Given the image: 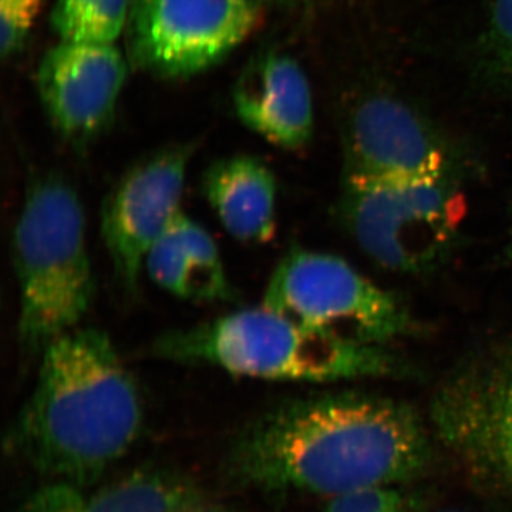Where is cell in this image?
Returning a JSON list of instances; mask_svg holds the SVG:
<instances>
[{"label": "cell", "mask_w": 512, "mask_h": 512, "mask_svg": "<svg viewBox=\"0 0 512 512\" xmlns=\"http://www.w3.org/2000/svg\"><path fill=\"white\" fill-rule=\"evenodd\" d=\"M356 345L386 346L413 330L406 306L345 259L295 248L276 265L264 305Z\"/></svg>", "instance_id": "8992f818"}, {"label": "cell", "mask_w": 512, "mask_h": 512, "mask_svg": "<svg viewBox=\"0 0 512 512\" xmlns=\"http://www.w3.org/2000/svg\"><path fill=\"white\" fill-rule=\"evenodd\" d=\"M464 178L343 180L338 217L367 258L397 274H427L456 249Z\"/></svg>", "instance_id": "5b68a950"}, {"label": "cell", "mask_w": 512, "mask_h": 512, "mask_svg": "<svg viewBox=\"0 0 512 512\" xmlns=\"http://www.w3.org/2000/svg\"><path fill=\"white\" fill-rule=\"evenodd\" d=\"M144 269L154 284L184 301L217 303L238 299L217 242L183 210L154 242Z\"/></svg>", "instance_id": "5bb4252c"}, {"label": "cell", "mask_w": 512, "mask_h": 512, "mask_svg": "<svg viewBox=\"0 0 512 512\" xmlns=\"http://www.w3.org/2000/svg\"><path fill=\"white\" fill-rule=\"evenodd\" d=\"M325 512H409L397 485H373L330 498Z\"/></svg>", "instance_id": "d6986e66"}, {"label": "cell", "mask_w": 512, "mask_h": 512, "mask_svg": "<svg viewBox=\"0 0 512 512\" xmlns=\"http://www.w3.org/2000/svg\"><path fill=\"white\" fill-rule=\"evenodd\" d=\"M86 215L63 175L37 174L15 222L12 259L19 288L20 363L39 362L56 339L80 328L96 299Z\"/></svg>", "instance_id": "277c9868"}, {"label": "cell", "mask_w": 512, "mask_h": 512, "mask_svg": "<svg viewBox=\"0 0 512 512\" xmlns=\"http://www.w3.org/2000/svg\"><path fill=\"white\" fill-rule=\"evenodd\" d=\"M487 50L495 73L512 87V0H494L488 22Z\"/></svg>", "instance_id": "e0dca14e"}, {"label": "cell", "mask_w": 512, "mask_h": 512, "mask_svg": "<svg viewBox=\"0 0 512 512\" xmlns=\"http://www.w3.org/2000/svg\"><path fill=\"white\" fill-rule=\"evenodd\" d=\"M42 3L39 0H0V52L3 59L15 56L25 45Z\"/></svg>", "instance_id": "ac0fdd59"}, {"label": "cell", "mask_w": 512, "mask_h": 512, "mask_svg": "<svg viewBox=\"0 0 512 512\" xmlns=\"http://www.w3.org/2000/svg\"><path fill=\"white\" fill-rule=\"evenodd\" d=\"M286 2H306V0H286Z\"/></svg>", "instance_id": "44dd1931"}, {"label": "cell", "mask_w": 512, "mask_h": 512, "mask_svg": "<svg viewBox=\"0 0 512 512\" xmlns=\"http://www.w3.org/2000/svg\"><path fill=\"white\" fill-rule=\"evenodd\" d=\"M429 417L471 483L512 503V345L458 365L433 394Z\"/></svg>", "instance_id": "52a82bcc"}, {"label": "cell", "mask_w": 512, "mask_h": 512, "mask_svg": "<svg viewBox=\"0 0 512 512\" xmlns=\"http://www.w3.org/2000/svg\"><path fill=\"white\" fill-rule=\"evenodd\" d=\"M143 397L104 330L77 328L40 356L5 447L50 481L89 488L136 443Z\"/></svg>", "instance_id": "7a4b0ae2"}, {"label": "cell", "mask_w": 512, "mask_h": 512, "mask_svg": "<svg viewBox=\"0 0 512 512\" xmlns=\"http://www.w3.org/2000/svg\"><path fill=\"white\" fill-rule=\"evenodd\" d=\"M197 144L177 143L136 161L101 205L100 229L117 284L133 296L146 258L181 211L185 178Z\"/></svg>", "instance_id": "9c48e42d"}, {"label": "cell", "mask_w": 512, "mask_h": 512, "mask_svg": "<svg viewBox=\"0 0 512 512\" xmlns=\"http://www.w3.org/2000/svg\"><path fill=\"white\" fill-rule=\"evenodd\" d=\"M261 16L256 0H133L128 56L161 79L197 76L238 49Z\"/></svg>", "instance_id": "ba28073f"}, {"label": "cell", "mask_w": 512, "mask_h": 512, "mask_svg": "<svg viewBox=\"0 0 512 512\" xmlns=\"http://www.w3.org/2000/svg\"><path fill=\"white\" fill-rule=\"evenodd\" d=\"M184 512H241L238 510H234V508L224 507V505H214L207 504L204 501L201 503L192 505L191 508H188L187 511Z\"/></svg>", "instance_id": "ffe728a7"}, {"label": "cell", "mask_w": 512, "mask_h": 512, "mask_svg": "<svg viewBox=\"0 0 512 512\" xmlns=\"http://www.w3.org/2000/svg\"><path fill=\"white\" fill-rule=\"evenodd\" d=\"M232 100L241 123L268 143L301 150L312 140L311 84L292 56L272 50L249 60L235 83Z\"/></svg>", "instance_id": "7c38bea8"}, {"label": "cell", "mask_w": 512, "mask_h": 512, "mask_svg": "<svg viewBox=\"0 0 512 512\" xmlns=\"http://www.w3.org/2000/svg\"><path fill=\"white\" fill-rule=\"evenodd\" d=\"M127 72L114 45L59 42L43 56L37 93L56 133L74 150H86L109 128Z\"/></svg>", "instance_id": "8fae6325"}, {"label": "cell", "mask_w": 512, "mask_h": 512, "mask_svg": "<svg viewBox=\"0 0 512 512\" xmlns=\"http://www.w3.org/2000/svg\"><path fill=\"white\" fill-rule=\"evenodd\" d=\"M441 512H466V511L451 510V511H441Z\"/></svg>", "instance_id": "7402d4cb"}, {"label": "cell", "mask_w": 512, "mask_h": 512, "mask_svg": "<svg viewBox=\"0 0 512 512\" xmlns=\"http://www.w3.org/2000/svg\"><path fill=\"white\" fill-rule=\"evenodd\" d=\"M201 190L232 238L262 244L274 237L278 183L261 158L237 154L215 161L202 175Z\"/></svg>", "instance_id": "9a60e30c"}, {"label": "cell", "mask_w": 512, "mask_h": 512, "mask_svg": "<svg viewBox=\"0 0 512 512\" xmlns=\"http://www.w3.org/2000/svg\"><path fill=\"white\" fill-rule=\"evenodd\" d=\"M148 355L282 382L333 383L409 372L406 363L386 346L345 342L265 306L170 330L151 343Z\"/></svg>", "instance_id": "3957f363"}, {"label": "cell", "mask_w": 512, "mask_h": 512, "mask_svg": "<svg viewBox=\"0 0 512 512\" xmlns=\"http://www.w3.org/2000/svg\"><path fill=\"white\" fill-rule=\"evenodd\" d=\"M511 242H512V214H511Z\"/></svg>", "instance_id": "603a6c76"}, {"label": "cell", "mask_w": 512, "mask_h": 512, "mask_svg": "<svg viewBox=\"0 0 512 512\" xmlns=\"http://www.w3.org/2000/svg\"><path fill=\"white\" fill-rule=\"evenodd\" d=\"M343 180L464 178L456 150L417 111L390 96L363 100L345 128Z\"/></svg>", "instance_id": "30bf717a"}, {"label": "cell", "mask_w": 512, "mask_h": 512, "mask_svg": "<svg viewBox=\"0 0 512 512\" xmlns=\"http://www.w3.org/2000/svg\"><path fill=\"white\" fill-rule=\"evenodd\" d=\"M201 501V491L190 478L143 468L99 490L49 481L13 512H184Z\"/></svg>", "instance_id": "4fadbf2b"}, {"label": "cell", "mask_w": 512, "mask_h": 512, "mask_svg": "<svg viewBox=\"0 0 512 512\" xmlns=\"http://www.w3.org/2000/svg\"><path fill=\"white\" fill-rule=\"evenodd\" d=\"M131 0H56L50 26L60 42L114 45L127 29Z\"/></svg>", "instance_id": "2e32d148"}, {"label": "cell", "mask_w": 512, "mask_h": 512, "mask_svg": "<svg viewBox=\"0 0 512 512\" xmlns=\"http://www.w3.org/2000/svg\"><path fill=\"white\" fill-rule=\"evenodd\" d=\"M42 2H43V0H42Z\"/></svg>", "instance_id": "cb8c5ba5"}, {"label": "cell", "mask_w": 512, "mask_h": 512, "mask_svg": "<svg viewBox=\"0 0 512 512\" xmlns=\"http://www.w3.org/2000/svg\"><path fill=\"white\" fill-rule=\"evenodd\" d=\"M429 427L410 404L379 394H316L249 421L228 450L227 474L262 493L338 495L399 485L430 466Z\"/></svg>", "instance_id": "6da1fadb"}]
</instances>
